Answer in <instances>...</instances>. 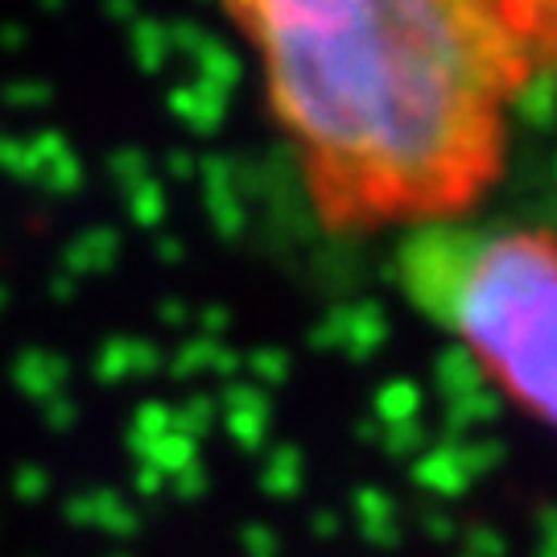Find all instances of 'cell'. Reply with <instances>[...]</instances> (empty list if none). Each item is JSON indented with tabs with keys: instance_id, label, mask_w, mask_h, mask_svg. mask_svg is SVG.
<instances>
[{
	"instance_id": "6da1fadb",
	"label": "cell",
	"mask_w": 557,
	"mask_h": 557,
	"mask_svg": "<svg viewBox=\"0 0 557 557\" xmlns=\"http://www.w3.org/2000/svg\"><path fill=\"white\" fill-rule=\"evenodd\" d=\"M319 220L418 232L504 178L541 0H227Z\"/></svg>"
},
{
	"instance_id": "7a4b0ae2",
	"label": "cell",
	"mask_w": 557,
	"mask_h": 557,
	"mask_svg": "<svg viewBox=\"0 0 557 557\" xmlns=\"http://www.w3.org/2000/svg\"><path fill=\"white\" fill-rule=\"evenodd\" d=\"M397 281L520 413L557 430V236L450 220L405 232Z\"/></svg>"
}]
</instances>
